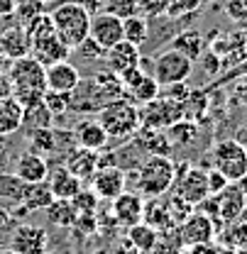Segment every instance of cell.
<instances>
[{
	"label": "cell",
	"mask_w": 247,
	"mask_h": 254,
	"mask_svg": "<svg viewBox=\"0 0 247 254\" xmlns=\"http://www.w3.org/2000/svg\"><path fill=\"white\" fill-rule=\"evenodd\" d=\"M7 76L12 83V95L22 103V108L42 100L47 93V66H42L34 57L15 59L7 68Z\"/></svg>",
	"instance_id": "1"
},
{
	"label": "cell",
	"mask_w": 247,
	"mask_h": 254,
	"mask_svg": "<svg viewBox=\"0 0 247 254\" xmlns=\"http://www.w3.org/2000/svg\"><path fill=\"white\" fill-rule=\"evenodd\" d=\"M135 189L142 198H159L166 195L174 179H176V164L171 157L164 154H155V157H145V161L135 169Z\"/></svg>",
	"instance_id": "2"
},
{
	"label": "cell",
	"mask_w": 247,
	"mask_h": 254,
	"mask_svg": "<svg viewBox=\"0 0 247 254\" xmlns=\"http://www.w3.org/2000/svg\"><path fill=\"white\" fill-rule=\"evenodd\" d=\"M95 120L103 125L108 139H118V142H130L137 134V129L142 127L140 108L125 98H118V100L103 105L95 113Z\"/></svg>",
	"instance_id": "3"
},
{
	"label": "cell",
	"mask_w": 247,
	"mask_h": 254,
	"mask_svg": "<svg viewBox=\"0 0 247 254\" xmlns=\"http://www.w3.org/2000/svg\"><path fill=\"white\" fill-rule=\"evenodd\" d=\"M49 17H52V25H54L57 37L62 39L71 52L79 49V47L88 39L91 15H88L81 5H76L74 0H64V2H59V5L49 12Z\"/></svg>",
	"instance_id": "4"
},
{
	"label": "cell",
	"mask_w": 247,
	"mask_h": 254,
	"mask_svg": "<svg viewBox=\"0 0 247 254\" xmlns=\"http://www.w3.org/2000/svg\"><path fill=\"white\" fill-rule=\"evenodd\" d=\"M171 195L181 198L188 205H198L203 203L211 190H208V169H201L196 164H181L176 166V179L171 186Z\"/></svg>",
	"instance_id": "5"
},
{
	"label": "cell",
	"mask_w": 247,
	"mask_h": 254,
	"mask_svg": "<svg viewBox=\"0 0 247 254\" xmlns=\"http://www.w3.org/2000/svg\"><path fill=\"white\" fill-rule=\"evenodd\" d=\"M211 164L230 184H240L247 176V152L233 137L230 139H220V142L213 144V149H211Z\"/></svg>",
	"instance_id": "6"
},
{
	"label": "cell",
	"mask_w": 247,
	"mask_h": 254,
	"mask_svg": "<svg viewBox=\"0 0 247 254\" xmlns=\"http://www.w3.org/2000/svg\"><path fill=\"white\" fill-rule=\"evenodd\" d=\"M193 71V62L184 57L181 52L176 49H164L155 54V62H152V76L159 83V88L164 86H174V83H186L188 76Z\"/></svg>",
	"instance_id": "7"
},
{
	"label": "cell",
	"mask_w": 247,
	"mask_h": 254,
	"mask_svg": "<svg viewBox=\"0 0 247 254\" xmlns=\"http://www.w3.org/2000/svg\"><path fill=\"white\" fill-rule=\"evenodd\" d=\"M218 230H220V225H218L211 215H206L203 210L193 208L184 220L179 222L176 235H179V240H181L184 247H191V245H208V242H216Z\"/></svg>",
	"instance_id": "8"
},
{
	"label": "cell",
	"mask_w": 247,
	"mask_h": 254,
	"mask_svg": "<svg viewBox=\"0 0 247 254\" xmlns=\"http://www.w3.org/2000/svg\"><path fill=\"white\" fill-rule=\"evenodd\" d=\"M140 118H142V127L166 129L169 125H174L176 120L184 118V103L159 93L155 100H150L147 105L140 108Z\"/></svg>",
	"instance_id": "9"
},
{
	"label": "cell",
	"mask_w": 247,
	"mask_h": 254,
	"mask_svg": "<svg viewBox=\"0 0 247 254\" xmlns=\"http://www.w3.org/2000/svg\"><path fill=\"white\" fill-rule=\"evenodd\" d=\"M120 83H123V98L130 100V103H135L137 108L147 105L150 100H155L157 95L162 93V88H159V83L155 81V76L147 73L140 66L132 68V71H127V73H123L120 76Z\"/></svg>",
	"instance_id": "10"
},
{
	"label": "cell",
	"mask_w": 247,
	"mask_h": 254,
	"mask_svg": "<svg viewBox=\"0 0 247 254\" xmlns=\"http://www.w3.org/2000/svg\"><path fill=\"white\" fill-rule=\"evenodd\" d=\"M7 247L17 254H44L49 247V235L42 225L32 222H17L10 232Z\"/></svg>",
	"instance_id": "11"
},
{
	"label": "cell",
	"mask_w": 247,
	"mask_h": 254,
	"mask_svg": "<svg viewBox=\"0 0 247 254\" xmlns=\"http://www.w3.org/2000/svg\"><path fill=\"white\" fill-rule=\"evenodd\" d=\"M88 184H91V190L95 193L98 200H108L110 203L123 190H127V171L115 166V164H108V166H100L93 174V179Z\"/></svg>",
	"instance_id": "12"
},
{
	"label": "cell",
	"mask_w": 247,
	"mask_h": 254,
	"mask_svg": "<svg viewBox=\"0 0 247 254\" xmlns=\"http://www.w3.org/2000/svg\"><path fill=\"white\" fill-rule=\"evenodd\" d=\"M216 198V208H218V222L220 227L225 222H235L240 218H245V208H247V193L243 190L240 184H228L225 189L220 190Z\"/></svg>",
	"instance_id": "13"
},
{
	"label": "cell",
	"mask_w": 247,
	"mask_h": 254,
	"mask_svg": "<svg viewBox=\"0 0 247 254\" xmlns=\"http://www.w3.org/2000/svg\"><path fill=\"white\" fill-rule=\"evenodd\" d=\"M142 213H145V198L137 190H123L118 198L110 200V218L115 225L132 227L142 222Z\"/></svg>",
	"instance_id": "14"
},
{
	"label": "cell",
	"mask_w": 247,
	"mask_h": 254,
	"mask_svg": "<svg viewBox=\"0 0 247 254\" xmlns=\"http://www.w3.org/2000/svg\"><path fill=\"white\" fill-rule=\"evenodd\" d=\"M32 42L27 27H22L20 22H12V25H2L0 22V54L7 57L10 62L15 59H22V57H30Z\"/></svg>",
	"instance_id": "15"
},
{
	"label": "cell",
	"mask_w": 247,
	"mask_h": 254,
	"mask_svg": "<svg viewBox=\"0 0 247 254\" xmlns=\"http://www.w3.org/2000/svg\"><path fill=\"white\" fill-rule=\"evenodd\" d=\"M88 37L105 52V49H110L113 44H118L123 39V20L110 15V12H98V15L91 17Z\"/></svg>",
	"instance_id": "16"
},
{
	"label": "cell",
	"mask_w": 247,
	"mask_h": 254,
	"mask_svg": "<svg viewBox=\"0 0 247 254\" xmlns=\"http://www.w3.org/2000/svg\"><path fill=\"white\" fill-rule=\"evenodd\" d=\"M103 59H105V68H110L113 73L123 76V73H127V71H132V68L140 66L142 54H140V47L137 44H132L127 39H120L118 44H113L110 49H105Z\"/></svg>",
	"instance_id": "17"
},
{
	"label": "cell",
	"mask_w": 247,
	"mask_h": 254,
	"mask_svg": "<svg viewBox=\"0 0 247 254\" xmlns=\"http://www.w3.org/2000/svg\"><path fill=\"white\" fill-rule=\"evenodd\" d=\"M49 161L47 157H42V154H37V152H20L17 159H15V169H12V174L22 181V184H44L47 181V176H49Z\"/></svg>",
	"instance_id": "18"
},
{
	"label": "cell",
	"mask_w": 247,
	"mask_h": 254,
	"mask_svg": "<svg viewBox=\"0 0 247 254\" xmlns=\"http://www.w3.org/2000/svg\"><path fill=\"white\" fill-rule=\"evenodd\" d=\"M64 166L81 181H91L93 174L100 169V152H91V149H83V147H71L66 154H64Z\"/></svg>",
	"instance_id": "19"
},
{
	"label": "cell",
	"mask_w": 247,
	"mask_h": 254,
	"mask_svg": "<svg viewBox=\"0 0 247 254\" xmlns=\"http://www.w3.org/2000/svg\"><path fill=\"white\" fill-rule=\"evenodd\" d=\"M142 222H147L150 227H155L159 235H162V232H171V230H176L174 210H171L169 200H164V195H159V198H145Z\"/></svg>",
	"instance_id": "20"
},
{
	"label": "cell",
	"mask_w": 247,
	"mask_h": 254,
	"mask_svg": "<svg viewBox=\"0 0 247 254\" xmlns=\"http://www.w3.org/2000/svg\"><path fill=\"white\" fill-rule=\"evenodd\" d=\"M81 71L71 62H57L47 66V91L57 93H74L76 86L81 83Z\"/></svg>",
	"instance_id": "21"
},
{
	"label": "cell",
	"mask_w": 247,
	"mask_h": 254,
	"mask_svg": "<svg viewBox=\"0 0 247 254\" xmlns=\"http://www.w3.org/2000/svg\"><path fill=\"white\" fill-rule=\"evenodd\" d=\"M132 142V147L140 152V154H145V157H155V154H164V157H169L174 149H171V144H169V139H166V134H164V129H150V127H140L137 129V134L130 139Z\"/></svg>",
	"instance_id": "22"
},
{
	"label": "cell",
	"mask_w": 247,
	"mask_h": 254,
	"mask_svg": "<svg viewBox=\"0 0 247 254\" xmlns=\"http://www.w3.org/2000/svg\"><path fill=\"white\" fill-rule=\"evenodd\" d=\"M71 54V49L64 44L57 34H49V37H42V39H34L30 49V57H34L42 66H52L57 62H66Z\"/></svg>",
	"instance_id": "23"
},
{
	"label": "cell",
	"mask_w": 247,
	"mask_h": 254,
	"mask_svg": "<svg viewBox=\"0 0 247 254\" xmlns=\"http://www.w3.org/2000/svg\"><path fill=\"white\" fill-rule=\"evenodd\" d=\"M71 134H74L76 147H83V149H91V152H100L108 144V134L98 120H79L71 129Z\"/></svg>",
	"instance_id": "24"
},
{
	"label": "cell",
	"mask_w": 247,
	"mask_h": 254,
	"mask_svg": "<svg viewBox=\"0 0 247 254\" xmlns=\"http://www.w3.org/2000/svg\"><path fill=\"white\" fill-rule=\"evenodd\" d=\"M47 186L52 190V195L54 198H62V200H71L74 195H79L81 189H83V184L66 169V166H54V169H49V176H47Z\"/></svg>",
	"instance_id": "25"
},
{
	"label": "cell",
	"mask_w": 247,
	"mask_h": 254,
	"mask_svg": "<svg viewBox=\"0 0 247 254\" xmlns=\"http://www.w3.org/2000/svg\"><path fill=\"white\" fill-rule=\"evenodd\" d=\"M22 118H25V108L22 103L10 95L0 100V137H12L22 129Z\"/></svg>",
	"instance_id": "26"
},
{
	"label": "cell",
	"mask_w": 247,
	"mask_h": 254,
	"mask_svg": "<svg viewBox=\"0 0 247 254\" xmlns=\"http://www.w3.org/2000/svg\"><path fill=\"white\" fill-rule=\"evenodd\" d=\"M88 81H91L93 91L98 93V98H100L105 105L113 103V100H118V98H123V83H120V76L113 73L110 68H100V71H95Z\"/></svg>",
	"instance_id": "27"
},
{
	"label": "cell",
	"mask_w": 247,
	"mask_h": 254,
	"mask_svg": "<svg viewBox=\"0 0 247 254\" xmlns=\"http://www.w3.org/2000/svg\"><path fill=\"white\" fill-rule=\"evenodd\" d=\"M164 134H166V139H169V144H171V149H184V147H191V144H196L198 142V137H201V129H198V123L196 120H188V118H181V120H176L174 125H169L164 129Z\"/></svg>",
	"instance_id": "28"
},
{
	"label": "cell",
	"mask_w": 247,
	"mask_h": 254,
	"mask_svg": "<svg viewBox=\"0 0 247 254\" xmlns=\"http://www.w3.org/2000/svg\"><path fill=\"white\" fill-rule=\"evenodd\" d=\"M216 240L220 250H243V247H247V220L240 218L235 222H225L218 230Z\"/></svg>",
	"instance_id": "29"
},
{
	"label": "cell",
	"mask_w": 247,
	"mask_h": 254,
	"mask_svg": "<svg viewBox=\"0 0 247 254\" xmlns=\"http://www.w3.org/2000/svg\"><path fill=\"white\" fill-rule=\"evenodd\" d=\"M171 49L181 52L184 57H188L191 62H198L203 57V49H206V39L203 34L196 30H186V32H179L174 39H171Z\"/></svg>",
	"instance_id": "30"
},
{
	"label": "cell",
	"mask_w": 247,
	"mask_h": 254,
	"mask_svg": "<svg viewBox=\"0 0 247 254\" xmlns=\"http://www.w3.org/2000/svg\"><path fill=\"white\" fill-rule=\"evenodd\" d=\"M44 213H47L49 225H54V227H64V230L74 227V222H76V218H79L76 205H74L71 200H62V198H54V200L44 208Z\"/></svg>",
	"instance_id": "31"
},
{
	"label": "cell",
	"mask_w": 247,
	"mask_h": 254,
	"mask_svg": "<svg viewBox=\"0 0 247 254\" xmlns=\"http://www.w3.org/2000/svg\"><path fill=\"white\" fill-rule=\"evenodd\" d=\"M52 200H54V195H52V190L47 186V181L44 184H25V193H22V203L20 205L27 213H39Z\"/></svg>",
	"instance_id": "32"
},
{
	"label": "cell",
	"mask_w": 247,
	"mask_h": 254,
	"mask_svg": "<svg viewBox=\"0 0 247 254\" xmlns=\"http://www.w3.org/2000/svg\"><path fill=\"white\" fill-rule=\"evenodd\" d=\"M157 240H159V232H157L155 227H150L147 222H137V225L127 227V242H130L140 254L152 252V247L157 245Z\"/></svg>",
	"instance_id": "33"
},
{
	"label": "cell",
	"mask_w": 247,
	"mask_h": 254,
	"mask_svg": "<svg viewBox=\"0 0 247 254\" xmlns=\"http://www.w3.org/2000/svg\"><path fill=\"white\" fill-rule=\"evenodd\" d=\"M22 193H25V184L15 174H7V171L0 174V205H7V208L20 205Z\"/></svg>",
	"instance_id": "34"
},
{
	"label": "cell",
	"mask_w": 247,
	"mask_h": 254,
	"mask_svg": "<svg viewBox=\"0 0 247 254\" xmlns=\"http://www.w3.org/2000/svg\"><path fill=\"white\" fill-rule=\"evenodd\" d=\"M54 125V115L49 113V108L44 105V100H37L25 105V118H22V127L32 132V129H42V127Z\"/></svg>",
	"instance_id": "35"
},
{
	"label": "cell",
	"mask_w": 247,
	"mask_h": 254,
	"mask_svg": "<svg viewBox=\"0 0 247 254\" xmlns=\"http://www.w3.org/2000/svg\"><path fill=\"white\" fill-rule=\"evenodd\" d=\"M147 37H150V20H147L145 15L137 12V15L123 20V39L137 44V47H142V44L147 42Z\"/></svg>",
	"instance_id": "36"
},
{
	"label": "cell",
	"mask_w": 247,
	"mask_h": 254,
	"mask_svg": "<svg viewBox=\"0 0 247 254\" xmlns=\"http://www.w3.org/2000/svg\"><path fill=\"white\" fill-rule=\"evenodd\" d=\"M44 12V2L42 0H20L15 7V22H20L22 27H27L34 17H39Z\"/></svg>",
	"instance_id": "37"
},
{
	"label": "cell",
	"mask_w": 247,
	"mask_h": 254,
	"mask_svg": "<svg viewBox=\"0 0 247 254\" xmlns=\"http://www.w3.org/2000/svg\"><path fill=\"white\" fill-rule=\"evenodd\" d=\"M44 105L49 108V113L54 118H64L66 113H71V93H57V91H47L42 95Z\"/></svg>",
	"instance_id": "38"
},
{
	"label": "cell",
	"mask_w": 247,
	"mask_h": 254,
	"mask_svg": "<svg viewBox=\"0 0 247 254\" xmlns=\"http://www.w3.org/2000/svg\"><path fill=\"white\" fill-rule=\"evenodd\" d=\"M181 250H184V245H181L176 230H171V232L159 235V240H157V245L152 247L150 254H181Z\"/></svg>",
	"instance_id": "39"
},
{
	"label": "cell",
	"mask_w": 247,
	"mask_h": 254,
	"mask_svg": "<svg viewBox=\"0 0 247 254\" xmlns=\"http://www.w3.org/2000/svg\"><path fill=\"white\" fill-rule=\"evenodd\" d=\"M203 0H169V7H166V17L169 20H181L193 15L196 10H201Z\"/></svg>",
	"instance_id": "40"
},
{
	"label": "cell",
	"mask_w": 247,
	"mask_h": 254,
	"mask_svg": "<svg viewBox=\"0 0 247 254\" xmlns=\"http://www.w3.org/2000/svg\"><path fill=\"white\" fill-rule=\"evenodd\" d=\"M103 12H110L115 17H132L137 15V0H103Z\"/></svg>",
	"instance_id": "41"
},
{
	"label": "cell",
	"mask_w": 247,
	"mask_h": 254,
	"mask_svg": "<svg viewBox=\"0 0 247 254\" xmlns=\"http://www.w3.org/2000/svg\"><path fill=\"white\" fill-rule=\"evenodd\" d=\"M166 7H169V0H137V12L145 15L147 20L166 17Z\"/></svg>",
	"instance_id": "42"
},
{
	"label": "cell",
	"mask_w": 247,
	"mask_h": 254,
	"mask_svg": "<svg viewBox=\"0 0 247 254\" xmlns=\"http://www.w3.org/2000/svg\"><path fill=\"white\" fill-rule=\"evenodd\" d=\"M17 222H20V220L12 215V208L0 205V250H2V247H7L10 232L15 230V225H17Z\"/></svg>",
	"instance_id": "43"
},
{
	"label": "cell",
	"mask_w": 247,
	"mask_h": 254,
	"mask_svg": "<svg viewBox=\"0 0 247 254\" xmlns=\"http://www.w3.org/2000/svg\"><path fill=\"white\" fill-rule=\"evenodd\" d=\"M223 10L233 22H247V0H223Z\"/></svg>",
	"instance_id": "44"
},
{
	"label": "cell",
	"mask_w": 247,
	"mask_h": 254,
	"mask_svg": "<svg viewBox=\"0 0 247 254\" xmlns=\"http://www.w3.org/2000/svg\"><path fill=\"white\" fill-rule=\"evenodd\" d=\"M228 184H230V181H228V179H225L220 171H216L213 166L208 169V190H211V195H218L220 190L228 186Z\"/></svg>",
	"instance_id": "45"
},
{
	"label": "cell",
	"mask_w": 247,
	"mask_h": 254,
	"mask_svg": "<svg viewBox=\"0 0 247 254\" xmlns=\"http://www.w3.org/2000/svg\"><path fill=\"white\" fill-rule=\"evenodd\" d=\"M74 52H81V54H83L88 62H93V59H103V54H105V52H103V49H100V47L93 42L91 37H88V39H86V42H83L79 49H74Z\"/></svg>",
	"instance_id": "46"
},
{
	"label": "cell",
	"mask_w": 247,
	"mask_h": 254,
	"mask_svg": "<svg viewBox=\"0 0 247 254\" xmlns=\"http://www.w3.org/2000/svg\"><path fill=\"white\" fill-rule=\"evenodd\" d=\"M181 254H223V250L218 247L216 242H208V245H191V247H184Z\"/></svg>",
	"instance_id": "47"
},
{
	"label": "cell",
	"mask_w": 247,
	"mask_h": 254,
	"mask_svg": "<svg viewBox=\"0 0 247 254\" xmlns=\"http://www.w3.org/2000/svg\"><path fill=\"white\" fill-rule=\"evenodd\" d=\"M76 5H81L88 15H98V12H103V0H74Z\"/></svg>",
	"instance_id": "48"
},
{
	"label": "cell",
	"mask_w": 247,
	"mask_h": 254,
	"mask_svg": "<svg viewBox=\"0 0 247 254\" xmlns=\"http://www.w3.org/2000/svg\"><path fill=\"white\" fill-rule=\"evenodd\" d=\"M12 95V83H10V76L5 71H0V100L2 98H10Z\"/></svg>",
	"instance_id": "49"
},
{
	"label": "cell",
	"mask_w": 247,
	"mask_h": 254,
	"mask_svg": "<svg viewBox=\"0 0 247 254\" xmlns=\"http://www.w3.org/2000/svg\"><path fill=\"white\" fill-rule=\"evenodd\" d=\"M17 2H20V0H0V20H2V17H12Z\"/></svg>",
	"instance_id": "50"
},
{
	"label": "cell",
	"mask_w": 247,
	"mask_h": 254,
	"mask_svg": "<svg viewBox=\"0 0 247 254\" xmlns=\"http://www.w3.org/2000/svg\"><path fill=\"white\" fill-rule=\"evenodd\" d=\"M233 139H235V142H238V144H240V147H243V149L247 152V125L238 127V129H235V137H233Z\"/></svg>",
	"instance_id": "51"
},
{
	"label": "cell",
	"mask_w": 247,
	"mask_h": 254,
	"mask_svg": "<svg viewBox=\"0 0 247 254\" xmlns=\"http://www.w3.org/2000/svg\"><path fill=\"white\" fill-rule=\"evenodd\" d=\"M7 161H10V149H7V144H2V142H0V174L5 171Z\"/></svg>",
	"instance_id": "52"
},
{
	"label": "cell",
	"mask_w": 247,
	"mask_h": 254,
	"mask_svg": "<svg viewBox=\"0 0 247 254\" xmlns=\"http://www.w3.org/2000/svg\"><path fill=\"white\" fill-rule=\"evenodd\" d=\"M223 254H247V247H243V250H223Z\"/></svg>",
	"instance_id": "53"
},
{
	"label": "cell",
	"mask_w": 247,
	"mask_h": 254,
	"mask_svg": "<svg viewBox=\"0 0 247 254\" xmlns=\"http://www.w3.org/2000/svg\"><path fill=\"white\" fill-rule=\"evenodd\" d=\"M0 254H17V252H12L10 247H2V250H0Z\"/></svg>",
	"instance_id": "54"
},
{
	"label": "cell",
	"mask_w": 247,
	"mask_h": 254,
	"mask_svg": "<svg viewBox=\"0 0 247 254\" xmlns=\"http://www.w3.org/2000/svg\"><path fill=\"white\" fill-rule=\"evenodd\" d=\"M42 2H44V5H47V2H54V0H42Z\"/></svg>",
	"instance_id": "55"
},
{
	"label": "cell",
	"mask_w": 247,
	"mask_h": 254,
	"mask_svg": "<svg viewBox=\"0 0 247 254\" xmlns=\"http://www.w3.org/2000/svg\"><path fill=\"white\" fill-rule=\"evenodd\" d=\"M44 254H49V252H44Z\"/></svg>",
	"instance_id": "56"
},
{
	"label": "cell",
	"mask_w": 247,
	"mask_h": 254,
	"mask_svg": "<svg viewBox=\"0 0 247 254\" xmlns=\"http://www.w3.org/2000/svg\"><path fill=\"white\" fill-rule=\"evenodd\" d=\"M69 254H74V252H69Z\"/></svg>",
	"instance_id": "57"
},
{
	"label": "cell",
	"mask_w": 247,
	"mask_h": 254,
	"mask_svg": "<svg viewBox=\"0 0 247 254\" xmlns=\"http://www.w3.org/2000/svg\"><path fill=\"white\" fill-rule=\"evenodd\" d=\"M0 22H2V20H0Z\"/></svg>",
	"instance_id": "58"
}]
</instances>
